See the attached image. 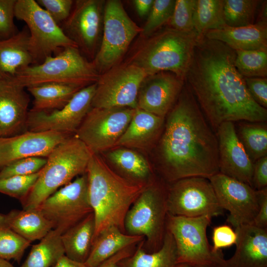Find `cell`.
Returning <instances> with one entry per match:
<instances>
[{"mask_svg": "<svg viewBox=\"0 0 267 267\" xmlns=\"http://www.w3.org/2000/svg\"><path fill=\"white\" fill-rule=\"evenodd\" d=\"M144 237L133 235L112 226L102 231L94 239L89 255L85 263L88 267H97L105 260L121 250L134 246Z\"/></svg>", "mask_w": 267, "mask_h": 267, "instance_id": "27", "label": "cell"}, {"mask_svg": "<svg viewBox=\"0 0 267 267\" xmlns=\"http://www.w3.org/2000/svg\"><path fill=\"white\" fill-rule=\"evenodd\" d=\"M157 149L159 169L169 182L219 173L216 133L185 82L168 113Z\"/></svg>", "mask_w": 267, "mask_h": 267, "instance_id": "2", "label": "cell"}, {"mask_svg": "<svg viewBox=\"0 0 267 267\" xmlns=\"http://www.w3.org/2000/svg\"><path fill=\"white\" fill-rule=\"evenodd\" d=\"M24 89L9 81H0V137L26 131L30 99Z\"/></svg>", "mask_w": 267, "mask_h": 267, "instance_id": "21", "label": "cell"}, {"mask_svg": "<svg viewBox=\"0 0 267 267\" xmlns=\"http://www.w3.org/2000/svg\"><path fill=\"white\" fill-rule=\"evenodd\" d=\"M88 186L86 173L58 189L37 208L51 222L53 229L63 233L93 212Z\"/></svg>", "mask_w": 267, "mask_h": 267, "instance_id": "13", "label": "cell"}, {"mask_svg": "<svg viewBox=\"0 0 267 267\" xmlns=\"http://www.w3.org/2000/svg\"><path fill=\"white\" fill-rule=\"evenodd\" d=\"M235 51L222 42L198 38L185 82L216 132L231 122H265L267 109L250 95L236 69Z\"/></svg>", "mask_w": 267, "mask_h": 267, "instance_id": "1", "label": "cell"}, {"mask_svg": "<svg viewBox=\"0 0 267 267\" xmlns=\"http://www.w3.org/2000/svg\"><path fill=\"white\" fill-rule=\"evenodd\" d=\"M208 39L222 42L231 49L267 50V22L258 20L254 24L240 27L211 30L204 35Z\"/></svg>", "mask_w": 267, "mask_h": 267, "instance_id": "23", "label": "cell"}, {"mask_svg": "<svg viewBox=\"0 0 267 267\" xmlns=\"http://www.w3.org/2000/svg\"><path fill=\"white\" fill-rule=\"evenodd\" d=\"M198 37L195 30L180 31L169 26L145 38L126 62L147 75L172 72L185 80Z\"/></svg>", "mask_w": 267, "mask_h": 267, "instance_id": "4", "label": "cell"}, {"mask_svg": "<svg viewBox=\"0 0 267 267\" xmlns=\"http://www.w3.org/2000/svg\"><path fill=\"white\" fill-rule=\"evenodd\" d=\"M0 267H15L9 261L0 258Z\"/></svg>", "mask_w": 267, "mask_h": 267, "instance_id": "51", "label": "cell"}, {"mask_svg": "<svg viewBox=\"0 0 267 267\" xmlns=\"http://www.w3.org/2000/svg\"><path fill=\"white\" fill-rule=\"evenodd\" d=\"M252 187L257 190L267 187V156L258 159L254 163Z\"/></svg>", "mask_w": 267, "mask_h": 267, "instance_id": "46", "label": "cell"}, {"mask_svg": "<svg viewBox=\"0 0 267 267\" xmlns=\"http://www.w3.org/2000/svg\"><path fill=\"white\" fill-rule=\"evenodd\" d=\"M144 241L129 257L121 261L119 267H176L177 248L172 234L166 229L161 248L153 252H147L143 248Z\"/></svg>", "mask_w": 267, "mask_h": 267, "instance_id": "29", "label": "cell"}, {"mask_svg": "<svg viewBox=\"0 0 267 267\" xmlns=\"http://www.w3.org/2000/svg\"><path fill=\"white\" fill-rule=\"evenodd\" d=\"M185 80L170 72L147 75L137 95V108L165 118L176 103Z\"/></svg>", "mask_w": 267, "mask_h": 267, "instance_id": "18", "label": "cell"}, {"mask_svg": "<svg viewBox=\"0 0 267 267\" xmlns=\"http://www.w3.org/2000/svg\"><path fill=\"white\" fill-rule=\"evenodd\" d=\"M62 233L58 229H52L32 247L27 258L19 267H52L65 255L60 237Z\"/></svg>", "mask_w": 267, "mask_h": 267, "instance_id": "32", "label": "cell"}, {"mask_svg": "<svg viewBox=\"0 0 267 267\" xmlns=\"http://www.w3.org/2000/svg\"><path fill=\"white\" fill-rule=\"evenodd\" d=\"M154 0H134L133 2L137 14L144 17L149 14Z\"/></svg>", "mask_w": 267, "mask_h": 267, "instance_id": "49", "label": "cell"}, {"mask_svg": "<svg viewBox=\"0 0 267 267\" xmlns=\"http://www.w3.org/2000/svg\"><path fill=\"white\" fill-rule=\"evenodd\" d=\"M52 267H88L85 263L74 261L65 255L61 256Z\"/></svg>", "mask_w": 267, "mask_h": 267, "instance_id": "50", "label": "cell"}, {"mask_svg": "<svg viewBox=\"0 0 267 267\" xmlns=\"http://www.w3.org/2000/svg\"><path fill=\"white\" fill-rule=\"evenodd\" d=\"M103 0H77L68 18L59 26L84 55L93 59L98 49L104 7Z\"/></svg>", "mask_w": 267, "mask_h": 267, "instance_id": "15", "label": "cell"}, {"mask_svg": "<svg viewBox=\"0 0 267 267\" xmlns=\"http://www.w3.org/2000/svg\"></svg>", "mask_w": 267, "mask_h": 267, "instance_id": "53", "label": "cell"}, {"mask_svg": "<svg viewBox=\"0 0 267 267\" xmlns=\"http://www.w3.org/2000/svg\"><path fill=\"white\" fill-rule=\"evenodd\" d=\"M164 122V118L135 108L128 126L116 146L131 149L149 147L159 137Z\"/></svg>", "mask_w": 267, "mask_h": 267, "instance_id": "24", "label": "cell"}, {"mask_svg": "<svg viewBox=\"0 0 267 267\" xmlns=\"http://www.w3.org/2000/svg\"><path fill=\"white\" fill-rule=\"evenodd\" d=\"M31 242L0 222V258L19 263Z\"/></svg>", "mask_w": 267, "mask_h": 267, "instance_id": "37", "label": "cell"}, {"mask_svg": "<svg viewBox=\"0 0 267 267\" xmlns=\"http://www.w3.org/2000/svg\"><path fill=\"white\" fill-rule=\"evenodd\" d=\"M134 246L125 248L102 262L97 267H119L120 262L134 252Z\"/></svg>", "mask_w": 267, "mask_h": 267, "instance_id": "48", "label": "cell"}, {"mask_svg": "<svg viewBox=\"0 0 267 267\" xmlns=\"http://www.w3.org/2000/svg\"><path fill=\"white\" fill-rule=\"evenodd\" d=\"M36 1L59 26L68 18L74 3L72 0H37Z\"/></svg>", "mask_w": 267, "mask_h": 267, "instance_id": "43", "label": "cell"}, {"mask_svg": "<svg viewBox=\"0 0 267 267\" xmlns=\"http://www.w3.org/2000/svg\"><path fill=\"white\" fill-rule=\"evenodd\" d=\"M130 107H91L75 135L92 154L116 147L134 114Z\"/></svg>", "mask_w": 267, "mask_h": 267, "instance_id": "12", "label": "cell"}, {"mask_svg": "<svg viewBox=\"0 0 267 267\" xmlns=\"http://www.w3.org/2000/svg\"><path fill=\"white\" fill-rule=\"evenodd\" d=\"M235 51V66L244 78L267 77V50Z\"/></svg>", "mask_w": 267, "mask_h": 267, "instance_id": "36", "label": "cell"}, {"mask_svg": "<svg viewBox=\"0 0 267 267\" xmlns=\"http://www.w3.org/2000/svg\"><path fill=\"white\" fill-rule=\"evenodd\" d=\"M223 0H196L193 26L198 38L209 30L226 25L223 20Z\"/></svg>", "mask_w": 267, "mask_h": 267, "instance_id": "34", "label": "cell"}, {"mask_svg": "<svg viewBox=\"0 0 267 267\" xmlns=\"http://www.w3.org/2000/svg\"><path fill=\"white\" fill-rule=\"evenodd\" d=\"M195 3L196 0H176L168 26L180 31L194 30L193 14Z\"/></svg>", "mask_w": 267, "mask_h": 267, "instance_id": "40", "label": "cell"}, {"mask_svg": "<svg viewBox=\"0 0 267 267\" xmlns=\"http://www.w3.org/2000/svg\"><path fill=\"white\" fill-rule=\"evenodd\" d=\"M86 173L88 197L95 220L93 240L102 231L112 226L126 233L124 222L127 212L151 183L122 177L98 154H92Z\"/></svg>", "mask_w": 267, "mask_h": 267, "instance_id": "3", "label": "cell"}, {"mask_svg": "<svg viewBox=\"0 0 267 267\" xmlns=\"http://www.w3.org/2000/svg\"><path fill=\"white\" fill-rule=\"evenodd\" d=\"M111 149L107 154L110 162L117 168L137 181L149 182L152 176L147 160L131 148L119 147ZM151 183V182H149Z\"/></svg>", "mask_w": 267, "mask_h": 267, "instance_id": "31", "label": "cell"}, {"mask_svg": "<svg viewBox=\"0 0 267 267\" xmlns=\"http://www.w3.org/2000/svg\"><path fill=\"white\" fill-rule=\"evenodd\" d=\"M176 0H154L144 26L141 36L145 38L169 21L174 8Z\"/></svg>", "mask_w": 267, "mask_h": 267, "instance_id": "38", "label": "cell"}, {"mask_svg": "<svg viewBox=\"0 0 267 267\" xmlns=\"http://www.w3.org/2000/svg\"><path fill=\"white\" fill-rule=\"evenodd\" d=\"M237 136L253 163L267 156V126L265 122H238Z\"/></svg>", "mask_w": 267, "mask_h": 267, "instance_id": "33", "label": "cell"}, {"mask_svg": "<svg viewBox=\"0 0 267 267\" xmlns=\"http://www.w3.org/2000/svg\"><path fill=\"white\" fill-rule=\"evenodd\" d=\"M167 189L159 183L149 184L134 202L126 216L128 234L146 238L147 252L159 250L166 231Z\"/></svg>", "mask_w": 267, "mask_h": 267, "instance_id": "8", "label": "cell"}, {"mask_svg": "<svg viewBox=\"0 0 267 267\" xmlns=\"http://www.w3.org/2000/svg\"><path fill=\"white\" fill-rule=\"evenodd\" d=\"M92 154L75 134L59 144L47 157L36 183L21 202L23 209L37 208L60 187L86 173Z\"/></svg>", "mask_w": 267, "mask_h": 267, "instance_id": "5", "label": "cell"}, {"mask_svg": "<svg viewBox=\"0 0 267 267\" xmlns=\"http://www.w3.org/2000/svg\"><path fill=\"white\" fill-rule=\"evenodd\" d=\"M119 0L105 1L100 45L91 61L101 74L119 64L134 38L141 32Z\"/></svg>", "mask_w": 267, "mask_h": 267, "instance_id": "9", "label": "cell"}, {"mask_svg": "<svg viewBox=\"0 0 267 267\" xmlns=\"http://www.w3.org/2000/svg\"><path fill=\"white\" fill-rule=\"evenodd\" d=\"M96 83L78 91L63 108L51 112L29 111L26 131L76 133L91 108Z\"/></svg>", "mask_w": 267, "mask_h": 267, "instance_id": "16", "label": "cell"}, {"mask_svg": "<svg viewBox=\"0 0 267 267\" xmlns=\"http://www.w3.org/2000/svg\"><path fill=\"white\" fill-rule=\"evenodd\" d=\"M84 88L60 83H47L28 87L27 90L34 97L31 111L48 112L60 109Z\"/></svg>", "mask_w": 267, "mask_h": 267, "instance_id": "30", "label": "cell"}, {"mask_svg": "<svg viewBox=\"0 0 267 267\" xmlns=\"http://www.w3.org/2000/svg\"><path fill=\"white\" fill-rule=\"evenodd\" d=\"M72 135L54 132L26 131L8 137H0V168L22 158H47L53 149Z\"/></svg>", "mask_w": 267, "mask_h": 267, "instance_id": "19", "label": "cell"}, {"mask_svg": "<svg viewBox=\"0 0 267 267\" xmlns=\"http://www.w3.org/2000/svg\"><path fill=\"white\" fill-rule=\"evenodd\" d=\"M95 220L93 212L61 235L65 255L76 262L85 263L93 244Z\"/></svg>", "mask_w": 267, "mask_h": 267, "instance_id": "28", "label": "cell"}, {"mask_svg": "<svg viewBox=\"0 0 267 267\" xmlns=\"http://www.w3.org/2000/svg\"><path fill=\"white\" fill-rule=\"evenodd\" d=\"M27 26L13 36L0 40V81H8L21 70L34 64Z\"/></svg>", "mask_w": 267, "mask_h": 267, "instance_id": "25", "label": "cell"}, {"mask_svg": "<svg viewBox=\"0 0 267 267\" xmlns=\"http://www.w3.org/2000/svg\"><path fill=\"white\" fill-rule=\"evenodd\" d=\"M213 250L217 252L222 248L229 247L235 244L237 234L231 226L221 225L215 227L213 230Z\"/></svg>", "mask_w": 267, "mask_h": 267, "instance_id": "45", "label": "cell"}, {"mask_svg": "<svg viewBox=\"0 0 267 267\" xmlns=\"http://www.w3.org/2000/svg\"><path fill=\"white\" fill-rule=\"evenodd\" d=\"M176 267H189L184 264H177Z\"/></svg>", "mask_w": 267, "mask_h": 267, "instance_id": "52", "label": "cell"}, {"mask_svg": "<svg viewBox=\"0 0 267 267\" xmlns=\"http://www.w3.org/2000/svg\"><path fill=\"white\" fill-rule=\"evenodd\" d=\"M234 230L236 250L225 267H267V228L243 224Z\"/></svg>", "mask_w": 267, "mask_h": 267, "instance_id": "22", "label": "cell"}, {"mask_svg": "<svg viewBox=\"0 0 267 267\" xmlns=\"http://www.w3.org/2000/svg\"><path fill=\"white\" fill-rule=\"evenodd\" d=\"M259 0H223V15L225 25L240 27L254 24Z\"/></svg>", "mask_w": 267, "mask_h": 267, "instance_id": "35", "label": "cell"}, {"mask_svg": "<svg viewBox=\"0 0 267 267\" xmlns=\"http://www.w3.org/2000/svg\"><path fill=\"white\" fill-rule=\"evenodd\" d=\"M212 218H188L168 213L166 229L172 234L176 246L177 264L189 267H225L221 250L215 252L210 246L207 229Z\"/></svg>", "mask_w": 267, "mask_h": 267, "instance_id": "7", "label": "cell"}, {"mask_svg": "<svg viewBox=\"0 0 267 267\" xmlns=\"http://www.w3.org/2000/svg\"><path fill=\"white\" fill-rule=\"evenodd\" d=\"M14 13L15 17L24 21L29 30L33 65L41 64L46 57L63 48L77 47L36 0H17Z\"/></svg>", "mask_w": 267, "mask_h": 267, "instance_id": "10", "label": "cell"}, {"mask_svg": "<svg viewBox=\"0 0 267 267\" xmlns=\"http://www.w3.org/2000/svg\"><path fill=\"white\" fill-rule=\"evenodd\" d=\"M41 171L28 176H16L0 179V192L19 200L27 197L40 176Z\"/></svg>", "mask_w": 267, "mask_h": 267, "instance_id": "39", "label": "cell"}, {"mask_svg": "<svg viewBox=\"0 0 267 267\" xmlns=\"http://www.w3.org/2000/svg\"><path fill=\"white\" fill-rule=\"evenodd\" d=\"M147 76L140 68L125 62L100 74L91 102V107L137 108L140 85Z\"/></svg>", "mask_w": 267, "mask_h": 267, "instance_id": "14", "label": "cell"}, {"mask_svg": "<svg viewBox=\"0 0 267 267\" xmlns=\"http://www.w3.org/2000/svg\"><path fill=\"white\" fill-rule=\"evenodd\" d=\"M47 158L28 157L13 161L0 168V179L16 176H28L40 171L46 163Z\"/></svg>", "mask_w": 267, "mask_h": 267, "instance_id": "41", "label": "cell"}, {"mask_svg": "<svg viewBox=\"0 0 267 267\" xmlns=\"http://www.w3.org/2000/svg\"><path fill=\"white\" fill-rule=\"evenodd\" d=\"M0 222L31 243L41 240L53 229L51 222L37 208L0 213Z\"/></svg>", "mask_w": 267, "mask_h": 267, "instance_id": "26", "label": "cell"}, {"mask_svg": "<svg viewBox=\"0 0 267 267\" xmlns=\"http://www.w3.org/2000/svg\"><path fill=\"white\" fill-rule=\"evenodd\" d=\"M17 0H0V40L11 38L19 31L14 22Z\"/></svg>", "mask_w": 267, "mask_h": 267, "instance_id": "42", "label": "cell"}, {"mask_svg": "<svg viewBox=\"0 0 267 267\" xmlns=\"http://www.w3.org/2000/svg\"><path fill=\"white\" fill-rule=\"evenodd\" d=\"M209 179L221 207L229 212L227 222L234 227L252 224L259 207L258 190L220 173Z\"/></svg>", "mask_w": 267, "mask_h": 267, "instance_id": "17", "label": "cell"}, {"mask_svg": "<svg viewBox=\"0 0 267 267\" xmlns=\"http://www.w3.org/2000/svg\"><path fill=\"white\" fill-rule=\"evenodd\" d=\"M247 90L253 99L267 108V77L244 78Z\"/></svg>", "mask_w": 267, "mask_h": 267, "instance_id": "44", "label": "cell"}, {"mask_svg": "<svg viewBox=\"0 0 267 267\" xmlns=\"http://www.w3.org/2000/svg\"><path fill=\"white\" fill-rule=\"evenodd\" d=\"M259 207L253 225L262 228H267V187L258 190Z\"/></svg>", "mask_w": 267, "mask_h": 267, "instance_id": "47", "label": "cell"}, {"mask_svg": "<svg viewBox=\"0 0 267 267\" xmlns=\"http://www.w3.org/2000/svg\"><path fill=\"white\" fill-rule=\"evenodd\" d=\"M219 173L252 187L254 163L236 134L235 124L227 122L217 129Z\"/></svg>", "mask_w": 267, "mask_h": 267, "instance_id": "20", "label": "cell"}, {"mask_svg": "<svg viewBox=\"0 0 267 267\" xmlns=\"http://www.w3.org/2000/svg\"><path fill=\"white\" fill-rule=\"evenodd\" d=\"M166 203L170 215L188 218L223 214L209 178L192 177L172 182L167 188Z\"/></svg>", "mask_w": 267, "mask_h": 267, "instance_id": "11", "label": "cell"}, {"mask_svg": "<svg viewBox=\"0 0 267 267\" xmlns=\"http://www.w3.org/2000/svg\"><path fill=\"white\" fill-rule=\"evenodd\" d=\"M100 74L76 47L62 49L41 64L20 71L10 80L24 88L47 83H60L85 88L96 83Z\"/></svg>", "mask_w": 267, "mask_h": 267, "instance_id": "6", "label": "cell"}]
</instances>
